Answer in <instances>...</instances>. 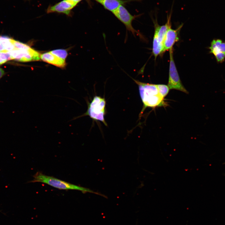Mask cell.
<instances>
[{
    "mask_svg": "<svg viewBox=\"0 0 225 225\" xmlns=\"http://www.w3.org/2000/svg\"><path fill=\"white\" fill-rule=\"evenodd\" d=\"M102 4L107 10L113 12L121 5L128 2L126 0H94Z\"/></svg>",
    "mask_w": 225,
    "mask_h": 225,
    "instance_id": "cell-12",
    "label": "cell"
},
{
    "mask_svg": "<svg viewBox=\"0 0 225 225\" xmlns=\"http://www.w3.org/2000/svg\"><path fill=\"white\" fill-rule=\"evenodd\" d=\"M183 26V24L176 29L170 28L168 31L163 42L162 53L172 48L174 44L179 40L178 33Z\"/></svg>",
    "mask_w": 225,
    "mask_h": 225,
    "instance_id": "cell-10",
    "label": "cell"
},
{
    "mask_svg": "<svg viewBox=\"0 0 225 225\" xmlns=\"http://www.w3.org/2000/svg\"><path fill=\"white\" fill-rule=\"evenodd\" d=\"M50 52L52 54L65 60L68 55L67 51L64 49L55 50L52 51Z\"/></svg>",
    "mask_w": 225,
    "mask_h": 225,
    "instance_id": "cell-17",
    "label": "cell"
},
{
    "mask_svg": "<svg viewBox=\"0 0 225 225\" xmlns=\"http://www.w3.org/2000/svg\"><path fill=\"white\" fill-rule=\"evenodd\" d=\"M170 62L168 86L170 89L179 90L187 94L188 92L183 85L174 62L172 48L169 50Z\"/></svg>",
    "mask_w": 225,
    "mask_h": 225,
    "instance_id": "cell-4",
    "label": "cell"
},
{
    "mask_svg": "<svg viewBox=\"0 0 225 225\" xmlns=\"http://www.w3.org/2000/svg\"><path fill=\"white\" fill-rule=\"evenodd\" d=\"M172 7L169 14H167V21L165 25L160 26L158 23L157 18L153 21L155 27V32L156 33L158 42L163 45L166 33L168 30L171 28V17L172 13Z\"/></svg>",
    "mask_w": 225,
    "mask_h": 225,
    "instance_id": "cell-9",
    "label": "cell"
},
{
    "mask_svg": "<svg viewBox=\"0 0 225 225\" xmlns=\"http://www.w3.org/2000/svg\"><path fill=\"white\" fill-rule=\"evenodd\" d=\"M10 60L11 58L8 53L0 52V65Z\"/></svg>",
    "mask_w": 225,
    "mask_h": 225,
    "instance_id": "cell-18",
    "label": "cell"
},
{
    "mask_svg": "<svg viewBox=\"0 0 225 225\" xmlns=\"http://www.w3.org/2000/svg\"><path fill=\"white\" fill-rule=\"evenodd\" d=\"M209 53L213 54L218 63H222L225 60V41L220 39H214L208 48Z\"/></svg>",
    "mask_w": 225,
    "mask_h": 225,
    "instance_id": "cell-7",
    "label": "cell"
},
{
    "mask_svg": "<svg viewBox=\"0 0 225 225\" xmlns=\"http://www.w3.org/2000/svg\"><path fill=\"white\" fill-rule=\"evenodd\" d=\"M106 102L104 98L95 96L90 102L88 103L87 111L80 116L73 118L72 120L88 116L93 120L101 121L106 126H107L104 119L106 113Z\"/></svg>",
    "mask_w": 225,
    "mask_h": 225,
    "instance_id": "cell-3",
    "label": "cell"
},
{
    "mask_svg": "<svg viewBox=\"0 0 225 225\" xmlns=\"http://www.w3.org/2000/svg\"><path fill=\"white\" fill-rule=\"evenodd\" d=\"M10 56L12 59L21 62H27L39 60L40 54L32 48L28 50L16 49L7 52Z\"/></svg>",
    "mask_w": 225,
    "mask_h": 225,
    "instance_id": "cell-6",
    "label": "cell"
},
{
    "mask_svg": "<svg viewBox=\"0 0 225 225\" xmlns=\"http://www.w3.org/2000/svg\"><path fill=\"white\" fill-rule=\"evenodd\" d=\"M33 180L31 181L30 182H42L61 190H76L80 191L83 193L88 192L106 197L105 195L94 192L89 188L76 185L53 177L46 175L41 172H37L33 176Z\"/></svg>",
    "mask_w": 225,
    "mask_h": 225,
    "instance_id": "cell-2",
    "label": "cell"
},
{
    "mask_svg": "<svg viewBox=\"0 0 225 225\" xmlns=\"http://www.w3.org/2000/svg\"><path fill=\"white\" fill-rule=\"evenodd\" d=\"M163 49V45L158 42L156 33L154 32L153 40L152 52L155 58L158 55L162 53Z\"/></svg>",
    "mask_w": 225,
    "mask_h": 225,
    "instance_id": "cell-14",
    "label": "cell"
},
{
    "mask_svg": "<svg viewBox=\"0 0 225 225\" xmlns=\"http://www.w3.org/2000/svg\"><path fill=\"white\" fill-rule=\"evenodd\" d=\"M112 13L124 25L127 31L131 32L135 37L136 34L143 38L140 33L136 30L132 25V21L137 16L132 15L122 5L119 6Z\"/></svg>",
    "mask_w": 225,
    "mask_h": 225,
    "instance_id": "cell-5",
    "label": "cell"
},
{
    "mask_svg": "<svg viewBox=\"0 0 225 225\" xmlns=\"http://www.w3.org/2000/svg\"></svg>",
    "mask_w": 225,
    "mask_h": 225,
    "instance_id": "cell-21",
    "label": "cell"
},
{
    "mask_svg": "<svg viewBox=\"0 0 225 225\" xmlns=\"http://www.w3.org/2000/svg\"><path fill=\"white\" fill-rule=\"evenodd\" d=\"M132 79L138 85L140 98L143 103L140 115L147 107L155 108L167 106L164 98L159 93L156 84L144 83Z\"/></svg>",
    "mask_w": 225,
    "mask_h": 225,
    "instance_id": "cell-1",
    "label": "cell"
},
{
    "mask_svg": "<svg viewBox=\"0 0 225 225\" xmlns=\"http://www.w3.org/2000/svg\"><path fill=\"white\" fill-rule=\"evenodd\" d=\"M156 85L159 93L162 97L164 98L169 92L170 89L168 85L163 84Z\"/></svg>",
    "mask_w": 225,
    "mask_h": 225,
    "instance_id": "cell-15",
    "label": "cell"
},
{
    "mask_svg": "<svg viewBox=\"0 0 225 225\" xmlns=\"http://www.w3.org/2000/svg\"><path fill=\"white\" fill-rule=\"evenodd\" d=\"M71 0L73 1L78 3L80 2L82 0Z\"/></svg>",
    "mask_w": 225,
    "mask_h": 225,
    "instance_id": "cell-20",
    "label": "cell"
},
{
    "mask_svg": "<svg viewBox=\"0 0 225 225\" xmlns=\"http://www.w3.org/2000/svg\"><path fill=\"white\" fill-rule=\"evenodd\" d=\"M78 3L71 0H63L53 6H50L47 10L48 13H62L69 15L71 10Z\"/></svg>",
    "mask_w": 225,
    "mask_h": 225,
    "instance_id": "cell-8",
    "label": "cell"
},
{
    "mask_svg": "<svg viewBox=\"0 0 225 225\" xmlns=\"http://www.w3.org/2000/svg\"><path fill=\"white\" fill-rule=\"evenodd\" d=\"M11 41L15 48L17 49L20 50H28L32 48L28 45L19 41L12 39H11Z\"/></svg>",
    "mask_w": 225,
    "mask_h": 225,
    "instance_id": "cell-16",
    "label": "cell"
},
{
    "mask_svg": "<svg viewBox=\"0 0 225 225\" xmlns=\"http://www.w3.org/2000/svg\"><path fill=\"white\" fill-rule=\"evenodd\" d=\"M11 39L7 37H0V52H7L17 49L11 42Z\"/></svg>",
    "mask_w": 225,
    "mask_h": 225,
    "instance_id": "cell-13",
    "label": "cell"
},
{
    "mask_svg": "<svg viewBox=\"0 0 225 225\" xmlns=\"http://www.w3.org/2000/svg\"><path fill=\"white\" fill-rule=\"evenodd\" d=\"M40 58L45 62L59 68H64L66 65L65 60L58 57L50 52L41 54Z\"/></svg>",
    "mask_w": 225,
    "mask_h": 225,
    "instance_id": "cell-11",
    "label": "cell"
},
{
    "mask_svg": "<svg viewBox=\"0 0 225 225\" xmlns=\"http://www.w3.org/2000/svg\"><path fill=\"white\" fill-rule=\"evenodd\" d=\"M4 74V71L1 68H0V78Z\"/></svg>",
    "mask_w": 225,
    "mask_h": 225,
    "instance_id": "cell-19",
    "label": "cell"
}]
</instances>
